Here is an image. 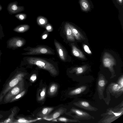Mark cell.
I'll use <instances>...</instances> for the list:
<instances>
[{
  "label": "cell",
  "instance_id": "4",
  "mask_svg": "<svg viewBox=\"0 0 123 123\" xmlns=\"http://www.w3.org/2000/svg\"><path fill=\"white\" fill-rule=\"evenodd\" d=\"M28 51L22 54L24 55H34L39 54L54 55L53 51L49 48L45 46H40L29 49Z\"/></svg>",
  "mask_w": 123,
  "mask_h": 123
},
{
  "label": "cell",
  "instance_id": "3",
  "mask_svg": "<svg viewBox=\"0 0 123 123\" xmlns=\"http://www.w3.org/2000/svg\"><path fill=\"white\" fill-rule=\"evenodd\" d=\"M23 83L22 79L17 84L11 89L4 97V102L6 103L9 102L14 97L22 91L23 89Z\"/></svg>",
  "mask_w": 123,
  "mask_h": 123
},
{
  "label": "cell",
  "instance_id": "22",
  "mask_svg": "<svg viewBox=\"0 0 123 123\" xmlns=\"http://www.w3.org/2000/svg\"><path fill=\"white\" fill-rule=\"evenodd\" d=\"M17 112L16 108H14L12 110L11 113L8 117L4 121L5 123H12L13 120V117L16 114Z\"/></svg>",
  "mask_w": 123,
  "mask_h": 123
},
{
  "label": "cell",
  "instance_id": "8",
  "mask_svg": "<svg viewBox=\"0 0 123 123\" xmlns=\"http://www.w3.org/2000/svg\"><path fill=\"white\" fill-rule=\"evenodd\" d=\"M74 104L80 108L90 111H95L96 109L91 106L87 102L83 100H80L75 103Z\"/></svg>",
  "mask_w": 123,
  "mask_h": 123
},
{
  "label": "cell",
  "instance_id": "37",
  "mask_svg": "<svg viewBox=\"0 0 123 123\" xmlns=\"http://www.w3.org/2000/svg\"><path fill=\"white\" fill-rule=\"evenodd\" d=\"M120 3H122V2L123 0H118Z\"/></svg>",
  "mask_w": 123,
  "mask_h": 123
},
{
  "label": "cell",
  "instance_id": "17",
  "mask_svg": "<svg viewBox=\"0 0 123 123\" xmlns=\"http://www.w3.org/2000/svg\"><path fill=\"white\" fill-rule=\"evenodd\" d=\"M29 26L28 25H20L15 27L13 30L17 32L23 33L27 31L29 29Z\"/></svg>",
  "mask_w": 123,
  "mask_h": 123
},
{
  "label": "cell",
  "instance_id": "2",
  "mask_svg": "<svg viewBox=\"0 0 123 123\" xmlns=\"http://www.w3.org/2000/svg\"><path fill=\"white\" fill-rule=\"evenodd\" d=\"M24 76L23 73H19L15 75L6 84L0 94V102L8 92L21 80Z\"/></svg>",
  "mask_w": 123,
  "mask_h": 123
},
{
  "label": "cell",
  "instance_id": "25",
  "mask_svg": "<svg viewBox=\"0 0 123 123\" xmlns=\"http://www.w3.org/2000/svg\"><path fill=\"white\" fill-rule=\"evenodd\" d=\"M42 119L41 118H38L37 119L32 120H28L25 119L24 118H21L19 119L16 121V123H30L34 122L36 121L37 120Z\"/></svg>",
  "mask_w": 123,
  "mask_h": 123
},
{
  "label": "cell",
  "instance_id": "12",
  "mask_svg": "<svg viewBox=\"0 0 123 123\" xmlns=\"http://www.w3.org/2000/svg\"><path fill=\"white\" fill-rule=\"evenodd\" d=\"M68 25L70 29L74 38L77 40H80L83 38V37L73 25L68 23Z\"/></svg>",
  "mask_w": 123,
  "mask_h": 123
},
{
  "label": "cell",
  "instance_id": "16",
  "mask_svg": "<svg viewBox=\"0 0 123 123\" xmlns=\"http://www.w3.org/2000/svg\"><path fill=\"white\" fill-rule=\"evenodd\" d=\"M72 52L74 56L81 59H85L84 55L80 50L74 45H72Z\"/></svg>",
  "mask_w": 123,
  "mask_h": 123
},
{
  "label": "cell",
  "instance_id": "31",
  "mask_svg": "<svg viewBox=\"0 0 123 123\" xmlns=\"http://www.w3.org/2000/svg\"><path fill=\"white\" fill-rule=\"evenodd\" d=\"M83 48L85 51L87 53L89 54H92V53L91 50L87 45L84 44L83 45Z\"/></svg>",
  "mask_w": 123,
  "mask_h": 123
},
{
  "label": "cell",
  "instance_id": "24",
  "mask_svg": "<svg viewBox=\"0 0 123 123\" xmlns=\"http://www.w3.org/2000/svg\"><path fill=\"white\" fill-rule=\"evenodd\" d=\"M111 90L113 92H117L120 90L123 91V88H122L117 84L113 83L111 85Z\"/></svg>",
  "mask_w": 123,
  "mask_h": 123
},
{
  "label": "cell",
  "instance_id": "20",
  "mask_svg": "<svg viewBox=\"0 0 123 123\" xmlns=\"http://www.w3.org/2000/svg\"><path fill=\"white\" fill-rule=\"evenodd\" d=\"M37 22L39 25L43 26L46 25L48 22L47 19L45 17L42 16H39L37 18Z\"/></svg>",
  "mask_w": 123,
  "mask_h": 123
},
{
  "label": "cell",
  "instance_id": "35",
  "mask_svg": "<svg viewBox=\"0 0 123 123\" xmlns=\"http://www.w3.org/2000/svg\"><path fill=\"white\" fill-rule=\"evenodd\" d=\"M48 35L47 34L43 35L42 37V38L43 39H44L46 38L47 37Z\"/></svg>",
  "mask_w": 123,
  "mask_h": 123
},
{
  "label": "cell",
  "instance_id": "19",
  "mask_svg": "<svg viewBox=\"0 0 123 123\" xmlns=\"http://www.w3.org/2000/svg\"><path fill=\"white\" fill-rule=\"evenodd\" d=\"M58 87V86L56 84L54 83L52 84L48 89V94L50 96L54 95L57 91Z\"/></svg>",
  "mask_w": 123,
  "mask_h": 123
},
{
  "label": "cell",
  "instance_id": "14",
  "mask_svg": "<svg viewBox=\"0 0 123 123\" xmlns=\"http://www.w3.org/2000/svg\"><path fill=\"white\" fill-rule=\"evenodd\" d=\"M65 29L68 40L70 41H75L74 38L67 23H66L65 25Z\"/></svg>",
  "mask_w": 123,
  "mask_h": 123
},
{
  "label": "cell",
  "instance_id": "36",
  "mask_svg": "<svg viewBox=\"0 0 123 123\" xmlns=\"http://www.w3.org/2000/svg\"><path fill=\"white\" fill-rule=\"evenodd\" d=\"M2 9V7L0 5V11H1Z\"/></svg>",
  "mask_w": 123,
  "mask_h": 123
},
{
  "label": "cell",
  "instance_id": "40",
  "mask_svg": "<svg viewBox=\"0 0 123 123\" xmlns=\"http://www.w3.org/2000/svg\"><path fill=\"white\" fill-rule=\"evenodd\" d=\"M0 32H2V31H0Z\"/></svg>",
  "mask_w": 123,
  "mask_h": 123
},
{
  "label": "cell",
  "instance_id": "26",
  "mask_svg": "<svg viewBox=\"0 0 123 123\" xmlns=\"http://www.w3.org/2000/svg\"><path fill=\"white\" fill-rule=\"evenodd\" d=\"M46 93V88L45 87L43 88L40 92L39 95L37 98V100L39 101L43 100L44 98Z\"/></svg>",
  "mask_w": 123,
  "mask_h": 123
},
{
  "label": "cell",
  "instance_id": "23",
  "mask_svg": "<svg viewBox=\"0 0 123 123\" xmlns=\"http://www.w3.org/2000/svg\"><path fill=\"white\" fill-rule=\"evenodd\" d=\"M103 78H101L98 81V90L99 91L102 90L106 85V81Z\"/></svg>",
  "mask_w": 123,
  "mask_h": 123
},
{
  "label": "cell",
  "instance_id": "13",
  "mask_svg": "<svg viewBox=\"0 0 123 123\" xmlns=\"http://www.w3.org/2000/svg\"><path fill=\"white\" fill-rule=\"evenodd\" d=\"M119 111L117 112H114L113 111V114L111 115L112 116H111L110 117L107 118L106 120H104L105 123H110L114 121L117 118L121 116L123 113V108L122 109Z\"/></svg>",
  "mask_w": 123,
  "mask_h": 123
},
{
  "label": "cell",
  "instance_id": "11",
  "mask_svg": "<svg viewBox=\"0 0 123 123\" xmlns=\"http://www.w3.org/2000/svg\"><path fill=\"white\" fill-rule=\"evenodd\" d=\"M66 110L63 108H60L52 114L48 115L43 118L44 119L49 121L56 119L64 113Z\"/></svg>",
  "mask_w": 123,
  "mask_h": 123
},
{
  "label": "cell",
  "instance_id": "32",
  "mask_svg": "<svg viewBox=\"0 0 123 123\" xmlns=\"http://www.w3.org/2000/svg\"><path fill=\"white\" fill-rule=\"evenodd\" d=\"M45 28L46 30L48 32L52 31L53 30L52 27L50 24H48L46 25Z\"/></svg>",
  "mask_w": 123,
  "mask_h": 123
},
{
  "label": "cell",
  "instance_id": "6",
  "mask_svg": "<svg viewBox=\"0 0 123 123\" xmlns=\"http://www.w3.org/2000/svg\"><path fill=\"white\" fill-rule=\"evenodd\" d=\"M18 2L14 1L9 3L7 7V10L9 14H15L24 11L25 8L23 6H18Z\"/></svg>",
  "mask_w": 123,
  "mask_h": 123
},
{
  "label": "cell",
  "instance_id": "38",
  "mask_svg": "<svg viewBox=\"0 0 123 123\" xmlns=\"http://www.w3.org/2000/svg\"><path fill=\"white\" fill-rule=\"evenodd\" d=\"M3 117V116L1 114H0V119L2 118Z\"/></svg>",
  "mask_w": 123,
  "mask_h": 123
},
{
  "label": "cell",
  "instance_id": "21",
  "mask_svg": "<svg viewBox=\"0 0 123 123\" xmlns=\"http://www.w3.org/2000/svg\"><path fill=\"white\" fill-rule=\"evenodd\" d=\"M80 3L83 11H86L90 9V6L87 0H80Z\"/></svg>",
  "mask_w": 123,
  "mask_h": 123
},
{
  "label": "cell",
  "instance_id": "27",
  "mask_svg": "<svg viewBox=\"0 0 123 123\" xmlns=\"http://www.w3.org/2000/svg\"><path fill=\"white\" fill-rule=\"evenodd\" d=\"M25 91H22L14 97L9 102H12L22 97L25 94Z\"/></svg>",
  "mask_w": 123,
  "mask_h": 123
},
{
  "label": "cell",
  "instance_id": "28",
  "mask_svg": "<svg viewBox=\"0 0 123 123\" xmlns=\"http://www.w3.org/2000/svg\"><path fill=\"white\" fill-rule=\"evenodd\" d=\"M56 119L57 120L59 121L65 122H80L79 121H78L76 120L70 119L63 117H60Z\"/></svg>",
  "mask_w": 123,
  "mask_h": 123
},
{
  "label": "cell",
  "instance_id": "30",
  "mask_svg": "<svg viewBox=\"0 0 123 123\" xmlns=\"http://www.w3.org/2000/svg\"><path fill=\"white\" fill-rule=\"evenodd\" d=\"M84 67H77L74 69V70L76 74H79L82 73L85 70Z\"/></svg>",
  "mask_w": 123,
  "mask_h": 123
},
{
  "label": "cell",
  "instance_id": "18",
  "mask_svg": "<svg viewBox=\"0 0 123 123\" xmlns=\"http://www.w3.org/2000/svg\"><path fill=\"white\" fill-rule=\"evenodd\" d=\"M86 86H83L71 91L69 93V94L71 95H76L80 94L84 91L86 89Z\"/></svg>",
  "mask_w": 123,
  "mask_h": 123
},
{
  "label": "cell",
  "instance_id": "34",
  "mask_svg": "<svg viewBox=\"0 0 123 123\" xmlns=\"http://www.w3.org/2000/svg\"><path fill=\"white\" fill-rule=\"evenodd\" d=\"M37 76L35 74H32L30 78V80L32 82H34L36 79Z\"/></svg>",
  "mask_w": 123,
  "mask_h": 123
},
{
  "label": "cell",
  "instance_id": "10",
  "mask_svg": "<svg viewBox=\"0 0 123 123\" xmlns=\"http://www.w3.org/2000/svg\"><path fill=\"white\" fill-rule=\"evenodd\" d=\"M54 43L59 55L63 61H65L66 58V53L64 49L58 42L55 40Z\"/></svg>",
  "mask_w": 123,
  "mask_h": 123
},
{
  "label": "cell",
  "instance_id": "9",
  "mask_svg": "<svg viewBox=\"0 0 123 123\" xmlns=\"http://www.w3.org/2000/svg\"><path fill=\"white\" fill-rule=\"evenodd\" d=\"M71 111L75 114L78 118L80 119H86L90 118L91 116L87 112L76 108H73L71 109Z\"/></svg>",
  "mask_w": 123,
  "mask_h": 123
},
{
  "label": "cell",
  "instance_id": "7",
  "mask_svg": "<svg viewBox=\"0 0 123 123\" xmlns=\"http://www.w3.org/2000/svg\"><path fill=\"white\" fill-rule=\"evenodd\" d=\"M103 63L105 67L111 69L115 64V61L111 55L108 53H106L103 57Z\"/></svg>",
  "mask_w": 123,
  "mask_h": 123
},
{
  "label": "cell",
  "instance_id": "39",
  "mask_svg": "<svg viewBox=\"0 0 123 123\" xmlns=\"http://www.w3.org/2000/svg\"><path fill=\"white\" fill-rule=\"evenodd\" d=\"M1 51L0 50V57L1 54Z\"/></svg>",
  "mask_w": 123,
  "mask_h": 123
},
{
  "label": "cell",
  "instance_id": "1",
  "mask_svg": "<svg viewBox=\"0 0 123 123\" xmlns=\"http://www.w3.org/2000/svg\"><path fill=\"white\" fill-rule=\"evenodd\" d=\"M26 60L29 64L36 65L40 68L46 70L53 75H56L58 74V72L54 65L44 59L30 57L26 58Z\"/></svg>",
  "mask_w": 123,
  "mask_h": 123
},
{
  "label": "cell",
  "instance_id": "5",
  "mask_svg": "<svg viewBox=\"0 0 123 123\" xmlns=\"http://www.w3.org/2000/svg\"><path fill=\"white\" fill-rule=\"evenodd\" d=\"M25 41L23 38L14 37L10 39L7 42V46L13 49L21 47L25 44Z\"/></svg>",
  "mask_w": 123,
  "mask_h": 123
},
{
  "label": "cell",
  "instance_id": "33",
  "mask_svg": "<svg viewBox=\"0 0 123 123\" xmlns=\"http://www.w3.org/2000/svg\"><path fill=\"white\" fill-rule=\"evenodd\" d=\"M118 84L122 88H123V76L121 77L119 79L118 82Z\"/></svg>",
  "mask_w": 123,
  "mask_h": 123
},
{
  "label": "cell",
  "instance_id": "15",
  "mask_svg": "<svg viewBox=\"0 0 123 123\" xmlns=\"http://www.w3.org/2000/svg\"><path fill=\"white\" fill-rule=\"evenodd\" d=\"M54 109V108L52 107L43 108L38 113L37 116L40 118H43L49 115Z\"/></svg>",
  "mask_w": 123,
  "mask_h": 123
},
{
  "label": "cell",
  "instance_id": "29",
  "mask_svg": "<svg viewBox=\"0 0 123 123\" xmlns=\"http://www.w3.org/2000/svg\"><path fill=\"white\" fill-rule=\"evenodd\" d=\"M15 17L19 20L23 21L26 18L27 15L25 13H21L16 14Z\"/></svg>",
  "mask_w": 123,
  "mask_h": 123
}]
</instances>
